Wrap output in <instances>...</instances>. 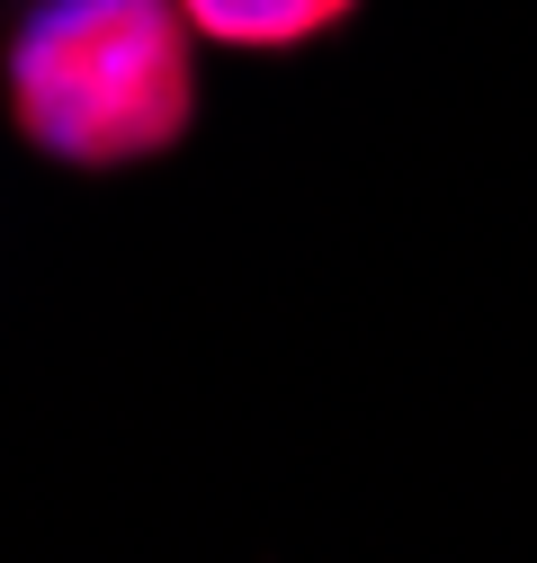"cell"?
Returning a JSON list of instances; mask_svg holds the SVG:
<instances>
[{
    "label": "cell",
    "instance_id": "2",
    "mask_svg": "<svg viewBox=\"0 0 537 563\" xmlns=\"http://www.w3.org/2000/svg\"><path fill=\"white\" fill-rule=\"evenodd\" d=\"M179 19L207 45H242V54H287L314 45L331 27L359 19V0H179Z\"/></svg>",
    "mask_w": 537,
    "mask_h": 563
},
{
    "label": "cell",
    "instance_id": "1",
    "mask_svg": "<svg viewBox=\"0 0 537 563\" xmlns=\"http://www.w3.org/2000/svg\"><path fill=\"white\" fill-rule=\"evenodd\" d=\"M0 90L28 153L63 170H144L197 125V27L179 0H36Z\"/></svg>",
    "mask_w": 537,
    "mask_h": 563
}]
</instances>
